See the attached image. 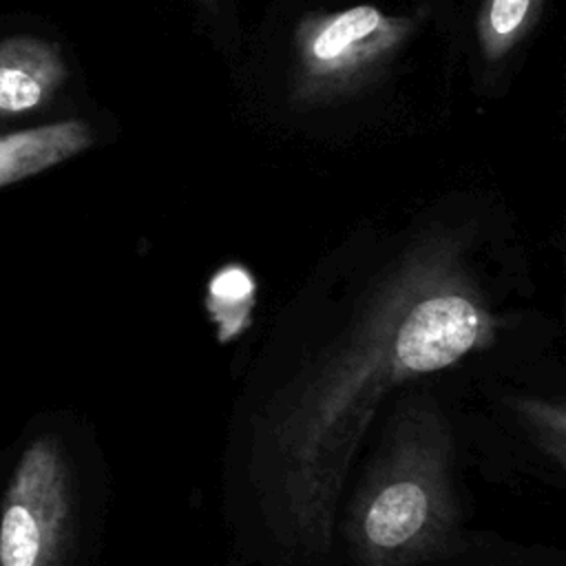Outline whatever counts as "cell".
Segmentation results:
<instances>
[{
	"instance_id": "1",
	"label": "cell",
	"mask_w": 566,
	"mask_h": 566,
	"mask_svg": "<svg viewBox=\"0 0 566 566\" xmlns=\"http://www.w3.org/2000/svg\"><path fill=\"white\" fill-rule=\"evenodd\" d=\"M413 29V15L374 4L305 13L294 27L290 104L312 111L360 93L387 71Z\"/></svg>"
},
{
	"instance_id": "2",
	"label": "cell",
	"mask_w": 566,
	"mask_h": 566,
	"mask_svg": "<svg viewBox=\"0 0 566 566\" xmlns=\"http://www.w3.org/2000/svg\"><path fill=\"white\" fill-rule=\"evenodd\" d=\"M69 511L62 451L51 438H35L22 451L2 497L0 566H60Z\"/></svg>"
},
{
	"instance_id": "3",
	"label": "cell",
	"mask_w": 566,
	"mask_h": 566,
	"mask_svg": "<svg viewBox=\"0 0 566 566\" xmlns=\"http://www.w3.org/2000/svg\"><path fill=\"white\" fill-rule=\"evenodd\" d=\"M480 327V314L469 298L429 296L407 314L396 332V365L416 374L442 369L473 347Z\"/></svg>"
},
{
	"instance_id": "4",
	"label": "cell",
	"mask_w": 566,
	"mask_h": 566,
	"mask_svg": "<svg viewBox=\"0 0 566 566\" xmlns=\"http://www.w3.org/2000/svg\"><path fill=\"white\" fill-rule=\"evenodd\" d=\"M69 69L55 42L35 35L0 40V113L42 108L66 82Z\"/></svg>"
},
{
	"instance_id": "5",
	"label": "cell",
	"mask_w": 566,
	"mask_h": 566,
	"mask_svg": "<svg viewBox=\"0 0 566 566\" xmlns=\"http://www.w3.org/2000/svg\"><path fill=\"white\" fill-rule=\"evenodd\" d=\"M93 146L82 119H62L0 135V188L35 177Z\"/></svg>"
},
{
	"instance_id": "6",
	"label": "cell",
	"mask_w": 566,
	"mask_h": 566,
	"mask_svg": "<svg viewBox=\"0 0 566 566\" xmlns=\"http://www.w3.org/2000/svg\"><path fill=\"white\" fill-rule=\"evenodd\" d=\"M429 509V493L418 480H394L371 497L363 520L365 537L380 551L402 548L422 533Z\"/></svg>"
},
{
	"instance_id": "7",
	"label": "cell",
	"mask_w": 566,
	"mask_h": 566,
	"mask_svg": "<svg viewBox=\"0 0 566 566\" xmlns=\"http://www.w3.org/2000/svg\"><path fill=\"white\" fill-rule=\"evenodd\" d=\"M544 0H484L478 11V44L489 64L504 60L535 27Z\"/></svg>"
},
{
	"instance_id": "8",
	"label": "cell",
	"mask_w": 566,
	"mask_h": 566,
	"mask_svg": "<svg viewBox=\"0 0 566 566\" xmlns=\"http://www.w3.org/2000/svg\"><path fill=\"white\" fill-rule=\"evenodd\" d=\"M201 4H206L210 11H217V0H199Z\"/></svg>"
}]
</instances>
